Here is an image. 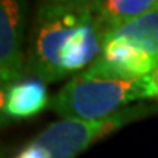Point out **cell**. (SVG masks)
I'll use <instances>...</instances> for the list:
<instances>
[{"mask_svg": "<svg viewBox=\"0 0 158 158\" xmlns=\"http://www.w3.org/2000/svg\"><path fill=\"white\" fill-rule=\"evenodd\" d=\"M104 38L94 0L40 2L27 50V72L44 84L76 76L100 57Z\"/></svg>", "mask_w": 158, "mask_h": 158, "instance_id": "6da1fadb", "label": "cell"}, {"mask_svg": "<svg viewBox=\"0 0 158 158\" xmlns=\"http://www.w3.org/2000/svg\"><path fill=\"white\" fill-rule=\"evenodd\" d=\"M154 98L151 75L139 79H101L79 73L50 100L63 120H97L113 116L133 101Z\"/></svg>", "mask_w": 158, "mask_h": 158, "instance_id": "7a4b0ae2", "label": "cell"}, {"mask_svg": "<svg viewBox=\"0 0 158 158\" xmlns=\"http://www.w3.org/2000/svg\"><path fill=\"white\" fill-rule=\"evenodd\" d=\"M158 111V106L136 104L124 107L113 116L97 120H60L47 126L34 142L45 148L53 158H75L100 141L129 123Z\"/></svg>", "mask_w": 158, "mask_h": 158, "instance_id": "3957f363", "label": "cell"}, {"mask_svg": "<svg viewBox=\"0 0 158 158\" xmlns=\"http://www.w3.org/2000/svg\"><path fill=\"white\" fill-rule=\"evenodd\" d=\"M27 0H0V81L2 89L22 81L25 53Z\"/></svg>", "mask_w": 158, "mask_h": 158, "instance_id": "277c9868", "label": "cell"}, {"mask_svg": "<svg viewBox=\"0 0 158 158\" xmlns=\"http://www.w3.org/2000/svg\"><path fill=\"white\" fill-rule=\"evenodd\" d=\"M50 106L45 84L40 79H27L2 89V114L5 118L34 117Z\"/></svg>", "mask_w": 158, "mask_h": 158, "instance_id": "5b68a950", "label": "cell"}, {"mask_svg": "<svg viewBox=\"0 0 158 158\" xmlns=\"http://www.w3.org/2000/svg\"><path fill=\"white\" fill-rule=\"evenodd\" d=\"M104 34L124 27L158 7V0H94Z\"/></svg>", "mask_w": 158, "mask_h": 158, "instance_id": "8992f818", "label": "cell"}, {"mask_svg": "<svg viewBox=\"0 0 158 158\" xmlns=\"http://www.w3.org/2000/svg\"><path fill=\"white\" fill-rule=\"evenodd\" d=\"M15 158H53V157H51V154L45 148H43L37 142L32 141L23 149H21L15 155Z\"/></svg>", "mask_w": 158, "mask_h": 158, "instance_id": "52a82bcc", "label": "cell"}, {"mask_svg": "<svg viewBox=\"0 0 158 158\" xmlns=\"http://www.w3.org/2000/svg\"><path fill=\"white\" fill-rule=\"evenodd\" d=\"M151 81H152V86H154V98L158 100V68L151 73Z\"/></svg>", "mask_w": 158, "mask_h": 158, "instance_id": "ba28073f", "label": "cell"}, {"mask_svg": "<svg viewBox=\"0 0 158 158\" xmlns=\"http://www.w3.org/2000/svg\"><path fill=\"white\" fill-rule=\"evenodd\" d=\"M40 2H84V0H40Z\"/></svg>", "mask_w": 158, "mask_h": 158, "instance_id": "9c48e42d", "label": "cell"}]
</instances>
